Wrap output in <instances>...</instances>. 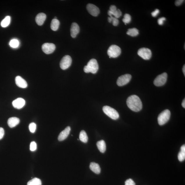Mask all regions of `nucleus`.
Wrapping results in <instances>:
<instances>
[{"mask_svg":"<svg viewBox=\"0 0 185 185\" xmlns=\"http://www.w3.org/2000/svg\"><path fill=\"white\" fill-rule=\"evenodd\" d=\"M127 104L131 110L135 112L140 111L142 108V104L140 99L136 95H132L127 99Z\"/></svg>","mask_w":185,"mask_h":185,"instance_id":"obj_1","label":"nucleus"},{"mask_svg":"<svg viewBox=\"0 0 185 185\" xmlns=\"http://www.w3.org/2000/svg\"><path fill=\"white\" fill-rule=\"evenodd\" d=\"M98 70V65L97 61L94 59H91L88 62L87 65L84 68V71L85 73H89V72L93 74L97 73Z\"/></svg>","mask_w":185,"mask_h":185,"instance_id":"obj_2","label":"nucleus"},{"mask_svg":"<svg viewBox=\"0 0 185 185\" xmlns=\"http://www.w3.org/2000/svg\"><path fill=\"white\" fill-rule=\"evenodd\" d=\"M170 115V112L168 109H166L162 112L158 117V121L159 125H165L169 121Z\"/></svg>","mask_w":185,"mask_h":185,"instance_id":"obj_3","label":"nucleus"},{"mask_svg":"<svg viewBox=\"0 0 185 185\" xmlns=\"http://www.w3.org/2000/svg\"><path fill=\"white\" fill-rule=\"evenodd\" d=\"M103 110L105 114L112 119L117 120L119 117L118 112L110 106H104L103 107Z\"/></svg>","mask_w":185,"mask_h":185,"instance_id":"obj_4","label":"nucleus"},{"mask_svg":"<svg viewBox=\"0 0 185 185\" xmlns=\"http://www.w3.org/2000/svg\"><path fill=\"white\" fill-rule=\"evenodd\" d=\"M121 49L116 45H111L107 51V54L110 58H117L121 55Z\"/></svg>","mask_w":185,"mask_h":185,"instance_id":"obj_5","label":"nucleus"},{"mask_svg":"<svg viewBox=\"0 0 185 185\" xmlns=\"http://www.w3.org/2000/svg\"><path fill=\"white\" fill-rule=\"evenodd\" d=\"M167 79V74L166 72L158 75L154 81V85L157 87H161L164 85Z\"/></svg>","mask_w":185,"mask_h":185,"instance_id":"obj_6","label":"nucleus"},{"mask_svg":"<svg viewBox=\"0 0 185 185\" xmlns=\"http://www.w3.org/2000/svg\"><path fill=\"white\" fill-rule=\"evenodd\" d=\"M71 57L69 55H66L61 60L60 63V67L62 69H67L71 65L72 63Z\"/></svg>","mask_w":185,"mask_h":185,"instance_id":"obj_7","label":"nucleus"},{"mask_svg":"<svg viewBox=\"0 0 185 185\" xmlns=\"http://www.w3.org/2000/svg\"><path fill=\"white\" fill-rule=\"evenodd\" d=\"M138 54L139 56L144 60H149L151 58L152 53L150 49L142 48L139 49Z\"/></svg>","mask_w":185,"mask_h":185,"instance_id":"obj_8","label":"nucleus"},{"mask_svg":"<svg viewBox=\"0 0 185 185\" xmlns=\"http://www.w3.org/2000/svg\"><path fill=\"white\" fill-rule=\"evenodd\" d=\"M131 78V75L128 74L120 76L117 80V85L119 87L123 86L126 85L130 81Z\"/></svg>","mask_w":185,"mask_h":185,"instance_id":"obj_9","label":"nucleus"},{"mask_svg":"<svg viewBox=\"0 0 185 185\" xmlns=\"http://www.w3.org/2000/svg\"><path fill=\"white\" fill-rule=\"evenodd\" d=\"M56 49L54 44L51 43H45L42 46V50L46 54L52 53Z\"/></svg>","mask_w":185,"mask_h":185,"instance_id":"obj_10","label":"nucleus"},{"mask_svg":"<svg viewBox=\"0 0 185 185\" xmlns=\"http://www.w3.org/2000/svg\"><path fill=\"white\" fill-rule=\"evenodd\" d=\"M87 9L89 14L93 16L96 17L100 14V10L98 8L93 4H88Z\"/></svg>","mask_w":185,"mask_h":185,"instance_id":"obj_11","label":"nucleus"},{"mask_svg":"<svg viewBox=\"0 0 185 185\" xmlns=\"http://www.w3.org/2000/svg\"><path fill=\"white\" fill-rule=\"evenodd\" d=\"M25 104V100L22 98H17L13 101L12 102L13 107L17 109H20L22 108Z\"/></svg>","mask_w":185,"mask_h":185,"instance_id":"obj_12","label":"nucleus"},{"mask_svg":"<svg viewBox=\"0 0 185 185\" xmlns=\"http://www.w3.org/2000/svg\"><path fill=\"white\" fill-rule=\"evenodd\" d=\"M15 82L17 86L21 88H26L28 86L26 81L20 76H17L15 78Z\"/></svg>","mask_w":185,"mask_h":185,"instance_id":"obj_13","label":"nucleus"},{"mask_svg":"<svg viewBox=\"0 0 185 185\" xmlns=\"http://www.w3.org/2000/svg\"><path fill=\"white\" fill-rule=\"evenodd\" d=\"M71 131V127L69 126L67 127L61 132L58 137V140L60 141H64L67 138Z\"/></svg>","mask_w":185,"mask_h":185,"instance_id":"obj_14","label":"nucleus"},{"mask_svg":"<svg viewBox=\"0 0 185 185\" xmlns=\"http://www.w3.org/2000/svg\"><path fill=\"white\" fill-rule=\"evenodd\" d=\"M79 26L76 23H73L71 25V29H70V33H71V37L73 38H75L78 34L79 33Z\"/></svg>","mask_w":185,"mask_h":185,"instance_id":"obj_15","label":"nucleus"},{"mask_svg":"<svg viewBox=\"0 0 185 185\" xmlns=\"http://www.w3.org/2000/svg\"><path fill=\"white\" fill-rule=\"evenodd\" d=\"M46 16L43 13H40L38 14L35 18V21L38 25H42L46 19Z\"/></svg>","mask_w":185,"mask_h":185,"instance_id":"obj_16","label":"nucleus"},{"mask_svg":"<svg viewBox=\"0 0 185 185\" xmlns=\"http://www.w3.org/2000/svg\"><path fill=\"white\" fill-rule=\"evenodd\" d=\"M20 119L16 117L9 118L8 121V124L11 128L16 127L20 123Z\"/></svg>","mask_w":185,"mask_h":185,"instance_id":"obj_17","label":"nucleus"},{"mask_svg":"<svg viewBox=\"0 0 185 185\" xmlns=\"http://www.w3.org/2000/svg\"><path fill=\"white\" fill-rule=\"evenodd\" d=\"M89 168L91 170L97 174H99L100 173L101 169L98 164L91 162L89 166Z\"/></svg>","mask_w":185,"mask_h":185,"instance_id":"obj_18","label":"nucleus"},{"mask_svg":"<svg viewBox=\"0 0 185 185\" xmlns=\"http://www.w3.org/2000/svg\"><path fill=\"white\" fill-rule=\"evenodd\" d=\"M97 146L100 152L104 153L106 150V144L104 141L102 140L97 143Z\"/></svg>","mask_w":185,"mask_h":185,"instance_id":"obj_19","label":"nucleus"},{"mask_svg":"<svg viewBox=\"0 0 185 185\" xmlns=\"http://www.w3.org/2000/svg\"><path fill=\"white\" fill-rule=\"evenodd\" d=\"M178 159L179 161H183L185 159V146L183 145L181 147L180 151L179 152L178 155Z\"/></svg>","mask_w":185,"mask_h":185,"instance_id":"obj_20","label":"nucleus"},{"mask_svg":"<svg viewBox=\"0 0 185 185\" xmlns=\"http://www.w3.org/2000/svg\"><path fill=\"white\" fill-rule=\"evenodd\" d=\"M60 25V22L57 19H54L51 21V28L54 31H56L59 27Z\"/></svg>","mask_w":185,"mask_h":185,"instance_id":"obj_21","label":"nucleus"},{"mask_svg":"<svg viewBox=\"0 0 185 185\" xmlns=\"http://www.w3.org/2000/svg\"><path fill=\"white\" fill-rule=\"evenodd\" d=\"M127 34L131 37H136L139 34V30L135 28H129L127 30Z\"/></svg>","mask_w":185,"mask_h":185,"instance_id":"obj_22","label":"nucleus"},{"mask_svg":"<svg viewBox=\"0 0 185 185\" xmlns=\"http://www.w3.org/2000/svg\"><path fill=\"white\" fill-rule=\"evenodd\" d=\"M79 139L82 142L84 143H86L87 142L88 138L87 135L85 131L82 130L81 131L79 135Z\"/></svg>","mask_w":185,"mask_h":185,"instance_id":"obj_23","label":"nucleus"},{"mask_svg":"<svg viewBox=\"0 0 185 185\" xmlns=\"http://www.w3.org/2000/svg\"><path fill=\"white\" fill-rule=\"evenodd\" d=\"M108 14L110 17L114 16V17L118 19L121 16L122 12L120 9H118L117 10L113 12H112L109 10L108 12Z\"/></svg>","mask_w":185,"mask_h":185,"instance_id":"obj_24","label":"nucleus"},{"mask_svg":"<svg viewBox=\"0 0 185 185\" xmlns=\"http://www.w3.org/2000/svg\"><path fill=\"white\" fill-rule=\"evenodd\" d=\"M10 17L7 16L1 22V25L2 27L5 28L7 27L10 23Z\"/></svg>","mask_w":185,"mask_h":185,"instance_id":"obj_25","label":"nucleus"},{"mask_svg":"<svg viewBox=\"0 0 185 185\" xmlns=\"http://www.w3.org/2000/svg\"><path fill=\"white\" fill-rule=\"evenodd\" d=\"M27 185H42V182L40 179L35 178L28 182Z\"/></svg>","mask_w":185,"mask_h":185,"instance_id":"obj_26","label":"nucleus"},{"mask_svg":"<svg viewBox=\"0 0 185 185\" xmlns=\"http://www.w3.org/2000/svg\"><path fill=\"white\" fill-rule=\"evenodd\" d=\"M108 21L109 23L112 22V24L114 26H117L119 23V20L115 17H113L112 16H110L108 17Z\"/></svg>","mask_w":185,"mask_h":185,"instance_id":"obj_27","label":"nucleus"},{"mask_svg":"<svg viewBox=\"0 0 185 185\" xmlns=\"http://www.w3.org/2000/svg\"><path fill=\"white\" fill-rule=\"evenodd\" d=\"M19 42L17 39H13L11 40L9 43V45L11 47L14 48H16L19 46Z\"/></svg>","mask_w":185,"mask_h":185,"instance_id":"obj_28","label":"nucleus"},{"mask_svg":"<svg viewBox=\"0 0 185 185\" xmlns=\"http://www.w3.org/2000/svg\"><path fill=\"white\" fill-rule=\"evenodd\" d=\"M131 17L130 15L129 14H125L124 16V18L123 19V22L125 24H129L131 22Z\"/></svg>","mask_w":185,"mask_h":185,"instance_id":"obj_29","label":"nucleus"},{"mask_svg":"<svg viewBox=\"0 0 185 185\" xmlns=\"http://www.w3.org/2000/svg\"><path fill=\"white\" fill-rule=\"evenodd\" d=\"M37 125L35 123H30L29 125V129L30 132L34 133L35 132Z\"/></svg>","mask_w":185,"mask_h":185,"instance_id":"obj_30","label":"nucleus"},{"mask_svg":"<svg viewBox=\"0 0 185 185\" xmlns=\"http://www.w3.org/2000/svg\"><path fill=\"white\" fill-rule=\"evenodd\" d=\"M37 144L35 142L33 141L30 143V150L31 151H34L37 150Z\"/></svg>","mask_w":185,"mask_h":185,"instance_id":"obj_31","label":"nucleus"},{"mask_svg":"<svg viewBox=\"0 0 185 185\" xmlns=\"http://www.w3.org/2000/svg\"><path fill=\"white\" fill-rule=\"evenodd\" d=\"M125 185H135V184L132 179H129L125 181Z\"/></svg>","mask_w":185,"mask_h":185,"instance_id":"obj_32","label":"nucleus"},{"mask_svg":"<svg viewBox=\"0 0 185 185\" xmlns=\"http://www.w3.org/2000/svg\"><path fill=\"white\" fill-rule=\"evenodd\" d=\"M166 20V18H165V17H162V18L158 19V24H159V25H163L164 24V21Z\"/></svg>","mask_w":185,"mask_h":185,"instance_id":"obj_33","label":"nucleus"},{"mask_svg":"<svg viewBox=\"0 0 185 185\" xmlns=\"http://www.w3.org/2000/svg\"><path fill=\"white\" fill-rule=\"evenodd\" d=\"M4 134L5 132L3 129L2 127H0V140L3 138Z\"/></svg>","mask_w":185,"mask_h":185,"instance_id":"obj_34","label":"nucleus"},{"mask_svg":"<svg viewBox=\"0 0 185 185\" xmlns=\"http://www.w3.org/2000/svg\"><path fill=\"white\" fill-rule=\"evenodd\" d=\"M159 13V10L158 9H156L155 11L152 13L151 15L152 17H155L157 16Z\"/></svg>","mask_w":185,"mask_h":185,"instance_id":"obj_35","label":"nucleus"},{"mask_svg":"<svg viewBox=\"0 0 185 185\" xmlns=\"http://www.w3.org/2000/svg\"><path fill=\"white\" fill-rule=\"evenodd\" d=\"M184 1V0H177L175 1V5L177 6H179L182 4Z\"/></svg>","mask_w":185,"mask_h":185,"instance_id":"obj_36","label":"nucleus"},{"mask_svg":"<svg viewBox=\"0 0 185 185\" xmlns=\"http://www.w3.org/2000/svg\"><path fill=\"white\" fill-rule=\"evenodd\" d=\"M182 105L183 107L185 108V98L183 100V102L182 103Z\"/></svg>","mask_w":185,"mask_h":185,"instance_id":"obj_37","label":"nucleus"},{"mask_svg":"<svg viewBox=\"0 0 185 185\" xmlns=\"http://www.w3.org/2000/svg\"><path fill=\"white\" fill-rule=\"evenodd\" d=\"M182 71L183 72V73H184V76H185V65L183 66V69H182Z\"/></svg>","mask_w":185,"mask_h":185,"instance_id":"obj_38","label":"nucleus"}]
</instances>
